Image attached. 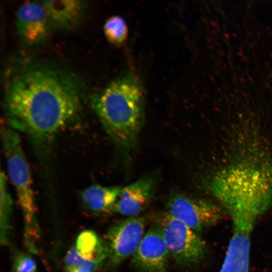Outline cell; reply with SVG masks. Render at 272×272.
Here are the masks:
<instances>
[{"instance_id": "obj_1", "label": "cell", "mask_w": 272, "mask_h": 272, "mask_svg": "<svg viewBox=\"0 0 272 272\" xmlns=\"http://www.w3.org/2000/svg\"><path fill=\"white\" fill-rule=\"evenodd\" d=\"M6 80L4 110L11 128L45 145L80 113L81 80L63 67L32 59H19Z\"/></svg>"}, {"instance_id": "obj_2", "label": "cell", "mask_w": 272, "mask_h": 272, "mask_svg": "<svg viewBox=\"0 0 272 272\" xmlns=\"http://www.w3.org/2000/svg\"><path fill=\"white\" fill-rule=\"evenodd\" d=\"M105 131L120 149L137 144L144 119V92L140 80L127 73L113 80L90 98Z\"/></svg>"}, {"instance_id": "obj_3", "label": "cell", "mask_w": 272, "mask_h": 272, "mask_svg": "<svg viewBox=\"0 0 272 272\" xmlns=\"http://www.w3.org/2000/svg\"><path fill=\"white\" fill-rule=\"evenodd\" d=\"M1 137L8 173L16 190L24 217L25 244L28 250L34 251L38 249L40 230L29 166L16 131L4 127Z\"/></svg>"}, {"instance_id": "obj_4", "label": "cell", "mask_w": 272, "mask_h": 272, "mask_svg": "<svg viewBox=\"0 0 272 272\" xmlns=\"http://www.w3.org/2000/svg\"><path fill=\"white\" fill-rule=\"evenodd\" d=\"M170 255L182 267L193 266L204 257L207 246L197 233L167 212L156 217Z\"/></svg>"}, {"instance_id": "obj_5", "label": "cell", "mask_w": 272, "mask_h": 272, "mask_svg": "<svg viewBox=\"0 0 272 272\" xmlns=\"http://www.w3.org/2000/svg\"><path fill=\"white\" fill-rule=\"evenodd\" d=\"M166 212L197 233L216 224L222 218L221 210L215 204L182 194L169 199Z\"/></svg>"}, {"instance_id": "obj_6", "label": "cell", "mask_w": 272, "mask_h": 272, "mask_svg": "<svg viewBox=\"0 0 272 272\" xmlns=\"http://www.w3.org/2000/svg\"><path fill=\"white\" fill-rule=\"evenodd\" d=\"M146 224L145 219L138 216L119 220L110 227L105 242L111 266H116L132 256L146 232Z\"/></svg>"}, {"instance_id": "obj_7", "label": "cell", "mask_w": 272, "mask_h": 272, "mask_svg": "<svg viewBox=\"0 0 272 272\" xmlns=\"http://www.w3.org/2000/svg\"><path fill=\"white\" fill-rule=\"evenodd\" d=\"M51 27L41 1L26 2L17 11L16 32L20 40L25 45L33 46L44 41Z\"/></svg>"}, {"instance_id": "obj_8", "label": "cell", "mask_w": 272, "mask_h": 272, "mask_svg": "<svg viewBox=\"0 0 272 272\" xmlns=\"http://www.w3.org/2000/svg\"><path fill=\"white\" fill-rule=\"evenodd\" d=\"M169 256L161 231L156 225L145 232L131 257L133 265L141 272H167Z\"/></svg>"}, {"instance_id": "obj_9", "label": "cell", "mask_w": 272, "mask_h": 272, "mask_svg": "<svg viewBox=\"0 0 272 272\" xmlns=\"http://www.w3.org/2000/svg\"><path fill=\"white\" fill-rule=\"evenodd\" d=\"M232 234L219 272H249L251 236L256 222L232 221Z\"/></svg>"}, {"instance_id": "obj_10", "label": "cell", "mask_w": 272, "mask_h": 272, "mask_svg": "<svg viewBox=\"0 0 272 272\" xmlns=\"http://www.w3.org/2000/svg\"><path fill=\"white\" fill-rule=\"evenodd\" d=\"M155 188V181L149 176L122 187L112 212L127 217L138 216L149 203Z\"/></svg>"}, {"instance_id": "obj_11", "label": "cell", "mask_w": 272, "mask_h": 272, "mask_svg": "<svg viewBox=\"0 0 272 272\" xmlns=\"http://www.w3.org/2000/svg\"><path fill=\"white\" fill-rule=\"evenodd\" d=\"M51 27L69 30L82 20L86 9L84 1L72 0L42 1Z\"/></svg>"}, {"instance_id": "obj_12", "label": "cell", "mask_w": 272, "mask_h": 272, "mask_svg": "<svg viewBox=\"0 0 272 272\" xmlns=\"http://www.w3.org/2000/svg\"><path fill=\"white\" fill-rule=\"evenodd\" d=\"M122 187L93 184L81 193L82 201L89 210L96 213L112 211Z\"/></svg>"}, {"instance_id": "obj_13", "label": "cell", "mask_w": 272, "mask_h": 272, "mask_svg": "<svg viewBox=\"0 0 272 272\" xmlns=\"http://www.w3.org/2000/svg\"><path fill=\"white\" fill-rule=\"evenodd\" d=\"M76 248L85 259L102 264L108 258L106 242L92 230H85L78 236Z\"/></svg>"}, {"instance_id": "obj_14", "label": "cell", "mask_w": 272, "mask_h": 272, "mask_svg": "<svg viewBox=\"0 0 272 272\" xmlns=\"http://www.w3.org/2000/svg\"><path fill=\"white\" fill-rule=\"evenodd\" d=\"M0 177L1 243L3 245H5L8 243L9 239L13 201L8 188L7 176L5 172L2 170L1 172Z\"/></svg>"}, {"instance_id": "obj_15", "label": "cell", "mask_w": 272, "mask_h": 272, "mask_svg": "<svg viewBox=\"0 0 272 272\" xmlns=\"http://www.w3.org/2000/svg\"><path fill=\"white\" fill-rule=\"evenodd\" d=\"M103 30L108 42L115 45L123 44L128 36L126 22L118 16H113L108 18L104 25Z\"/></svg>"}, {"instance_id": "obj_16", "label": "cell", "mask_w": 272, "mask_h": 272, "mask_svg": "<svg viewBox=\"0 0 272 272\" xmlns=\"http://www.w3.org/2000/svg\"><path fill=\"white\" fill-rule=\"evenodd\" d=\"M65 267H74L86 265L95 272L101 266V264L85 259L79 253L76 247L70 249L64 257Z\"/></svg>"}, {"instance_id": "obj_17", "label": "cell", "mask_w": 272, "mask_h": 272, "mask_svg": "<svg viewBox=\"0 0 272 272\" xmlns=\"http://www.w3.org/2000/svg\"><path fill=\"white\" fill-rule=\"evenodd\" d=\"M13 270L14 272H36L37 264L29 255L17 251L14 256Z\"/></svg>"}, {"instance_id": "obj_18", "label": "cell", "mask_w": 272, "mask_h": 272, "mask_svg": "<svg viewBox=\"0 0 272 272\" xmlns=\"http://www.w3.org/2000/svg\"><path fill=\"white\" fill-rule=\"evenodd\" d=\"M65 272H94L88 266L82 265L74 267H65Z\"/></svg>"}]
</instances>
